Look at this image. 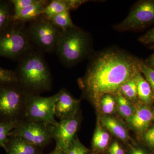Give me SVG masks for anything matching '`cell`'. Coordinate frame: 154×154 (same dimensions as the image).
<instances>
[{
  "label": "cell",
  "instance_id": "cell-9",
  "mask_svg": "<svg viewBox=\"0 0 154 154\" xmlns=\"http://www.w3.org/2000/svg\"><path fill=\"white\" fill-rule=\"evenodd\" d=\"M154 22V0H144L137 3L126 18L113 28L119 31L138 30Z\"/></svg>",
  "mask_w": 154,
  "mask_h": 154
},
{
  "label": "cell",
  "instance_id": "cell-14",
  "mask_svg": "<svg viewBox=\"0 0 154 154\" xmlns=\"http://www.w3.org/2000/svg\"><path fill=\"white\" fill-rule=\"evenodd\" d=\"M49 2L47 0H37L36 2L23 9L19 14L14 16L13 21L26 23L35 20L42 15Z\"/></svg>",
  "mask_w": 154,
  "mask_h": 154
},
{
  "label": "cell",
  "instance_id": "cell-21",
  "mask_svg": "<svg viewBox=\"0 0 154 154\" xmlns=\"http://www.w3.org/2000/svg\"><path fill=\"white\" fill-rule=\"evenodd\" d=\"M20 121H0V147H5L11 132L16 128Z\"/></svg>",
  "mask_w": 154,
  "mask_h": 154
},
{
  "label": "cell",
  "instance_id": "cell-2",
  "mask_svg": "<svg viewBox=\"0 0 154 154\" xmlns=\"http://www.w3.org/2000/svg\"><path fill=\"white\" fill-rule=\"evenodd\" d=\"M18 61L14 71L17 83L28 94L38 95L51 89L52 76L43 52L34 48Z\"/></svg>",
  "mask_w": 154,
  "mask_h": 154
},
{
  "label": "cell",
  "instance_id": "cell-5",
  "mask_svg": "<svg viewBox=\"0 0 154 154\" xmlns=\"http://www.w3.org/2000/svg\"><path fill=\"white\" fill-rule=\"evenodd\" d=\"M0 116L8 121L24 119L28 94L17 82L1 83Z\"/></svg>",
  "mask_w": 154,
  "mask_h": 154
},
{
  "label": "cell",
  "instance_id": "cell-11",
  "mask_svg": "<svg viewBox=\"0 0 154 154\" xmlns=\"http://www.w3.org/2000/svg\"><path fill=\"white\" fill-rule=\"evenodd\" d=\"M79 101L75 99L66 90L62 89L58 93L55 106V116L60 120L75 116Z\"/></svg>",
  "mask_w": 154,
  "mask_h": 154
},
{
  "label": "cell",
  "instance_id": "cell-12",
  "mask_svg": "<svg viewBox=\"0 0 154 154\" xmlns=\"http://www.w3.org/2000/svg\"><path fill=\"white\" fill-rule=\"evenodd\" d=\"M88 2L86 0H52L50 1L42 15L50 19L58 14L78 8Z\"/></svg>",
  "mask_w": 154,
  "mask_h": 154
},
{
  "label": "cell",
  "instance_id": "cell-18",
  "mask_svg": "<svg viewBox=\"0 0 154 154\" xmlns=\"http://www.w3.org/2000/svg\"><path fill=\"white\" fill-rule=\"evenodd\" d=\"M14 15L11 1L0 0V33L13 21Z\"/></svg>",
  "mask_w": 154,
  "mask_h": 154
},
{
  "label": "cell",
  "instance_id": "cell-35",
  "mask_svg": "<svg viewBox=\"0 0 154 154\" xmlns=\"http://www.w3.org/2000/svg\"><path fill=\"white\" fill-rule=\"evenodd\" d=\"M152 113H153V116H154V108L153 111Z\"/></svg>",
  "mask_w": 154,
  "mask_h": 154
},
{
  "label": "cell",
  "instance_id": "cell-3",
  "mask_svg": "<svg viewBox=\"0 0 154 154\" xmlns=\"http://www.w3.org/2000/svg\"><path fill=\"white\" fill-rule=\"evenodd\" d=\"M55 51L65 66L72 67L92 54L91 36L78 26L61 31Z\"/></svg>",
  "mask_w": 154,
  "mask_h": 154
},
{
  "label": "cell",
  "instance_id": "cell-15",
  "mask_svg": "<svg viewBox=\"0 0 154 154\" xmlns=\"http://www.w3.org/2000/svg\"><path fill=\"white\" fill-rule=\"evenodd\" d=\"M153 118L152 112L147 107L143 106L134 111L128 121L135 129L143 131L148 127Z\"/></svg>",
  "mask_w": 154,
  "mask_h": 154
},
{
  "label": "cell",
  "instance_id": "cell-10",
  "mask_svg": "<svg viewBox=\"0 0 154 154\" xmlns=\"http://www.w3.org/2000/svg\"><path fill=\"white\" fill-rule=\"evenodd\" d=\"M79 126V120L75 116L58 122L52 130V139L55 141L56 147L66 153L75 140Z\"/></svg>",
  "mask_w": 154,
  "mask_h": 154
},
{
  "label": "cell",
  "instance_id": "cell-25",
  "mask_svg": "<svg viewBox=\"0 0 154 154\" xmlns=\"http://www.w3.org/2000/svg\"><path fill=\"white\" fill-rule=\"evenodd\" d=\"M140 70L145 77V79L148 82L151 88L153 97L154 98V68L149 66L145 62L141 61Z\"/></svg>",
  "mask_w": 154,
  "mask_h": 154
},
{
  "label": "cell",
  "instance_id": "cell-23",
  "mask_svg": "<svg viewBox=\"0 0 154 154\" xmlns=\"http://www.w3.org/2000/svg\"><path fill=\"white\" fill-rule=\"evenodd\" d=\"M119 92L129 101H134L137 99V85L135 76L124 83L121 86Z\"/></svg>",
  "mask_w": 154,
  "mask_h": 154
},
{
  "label": "cell",
  "instance_id": "cell-27",
  "mask_svg": "<svg viewBox=\"0 0 154 154\" xmlns=\"http://www.w3.org/2000/svg\"><path fill=\"white\" fill-rule=\"evenodd\" d=\"M37 1V0H11L14 8V17L19 14L23 9L36 2Z\"/></svg>",
  "mask_w": 154,
  "mask_h": 154
},
{
  "label": "cell",
  "instance_id": "cell-34",
  "mask_svg": "<svg viewBox=\"0 0 154 154\" xmlns=\"http://www.w3.org/2000/svg\"><path fill=\"white\" fill-rule=\"evenodd\" d=\"M49 154H65L60 149L57 148L55 147V149L52 152Z\"/></svg>",
  "mask_w": 154,
  "mask_h": 154
},
{
  "label": "cell",
  "instance_id": "cell-24",
  "mask_svg": "<svg viewBox=\"0 0 154 154\" xmlns=\"http://www.w3.org/2000/svg\"><path fill=\"white\" fill-rule=\"evenodd\" d=\"M116 102L115 97L112 95L107 94L103 96L99 102L103 113L107 114L113 113L115 109Z\"/></svg>",
  "mask_w": 154,
  "mask_h": 154
},
{
  "label": "cell",
  "instance_id": "cell-22",
  "mask_svg": "<svg viewBox=\"0 0 154 154\" xmlns=\"http://www.w3.org/2000/svg\"><path fill=\"white\" fill-rule=\"evenodd\" d=\"M110 140L109 135L103 129L101 124L97 125L93 138V144L95 148L103 149L107 147Z\"/></svg>",
  "mask_w": 154,
  "mask_h": 154
},
{
  "label": "cell",
  "instance_id": "cell-29",
  "mask_svg": "<svg viewBox=\"0 0 154 154\" xmlns=\"http://www.w3.org/2000/svg\"><path fill=\"white\" fill-rule=\"evenodd\" d=\"M140 42L143 44H154V28L148 31L138 38Z\"/></svg>",
  "mask_w": 154,
  "mask_h": 154
},
{
  "label": "cell",
  "instance_id": "cell-31",
  "mask_svg": "<svg viewBox=\"0 0 154 154\" xmlns=\"http://www.w3.org/2000/svg\"><path fill=\"white\" fill-rule=\"evenodd\" d=\"M109 152L110 154H125L123 149L116 141L113 142L110 146Z\"/></svg>",
  "mask_w": 154,
  "mask_h": 154
},
{
  "label": "cell",
  "instance_id": "cell-26",
  "mask_svg": "<svg viewBox=\"0 0 154 154\" xmlns=\"http://www.w3.org/2000/svg\"><path fill=\"white\" fill-rule=\"evenodd\" d=\"M17 82L15 72L0 67V83Z\"/></svg>",
  "mask_w": 154,
  "mask_h": 154
},
{
  "label": "cell",
  "instance_id": "cell-7",
  "mask_svg": "<svg viewBox=\"0 0 154 154\" xmlns=\"http://www.w3.org/2000/svg\"><path fill=\"white\" fill-rule=\"evenodd\" d=\"M58 93L49 97L30 94L26 103L24 119L39 122L55 126V106Z\"/></svg>",
  "mask_w": 154,
  "mask_h": 154
},
{
  "label": "cell",
  "instance_id": "cell-4",
  "mask_svg": "<svg viewBox=\"0 0 154 154\" xmlns=\"http://www.w3.org/2000/svg\"><path fill=\"white\" fill-rule=\"evenodd\" d=\"M34 48L25 23L12 21L0 33V57L18 60Z\"/></svg>",
  "mask_w": 154,
  "mask_h": 154
},
{
  "label": "cell",
  "instance_id": "cell-20",
  "mask_svg": "<svg viewBox=\"0 0 154 154\" xmlns=\"http://www.w3.org/2000/svg\"><path fill=\"white\" fill-rule=\"evenodd\" d=\"M114 96L119 113L122 117L128 120L134 112L131 103L119 92Z\"/></svg>",
  "mask_w": 154,
  "mask_h": 154
},
{
  "label": "cell",
  "instance_id": "cell-16",
  "mask_svg": "<svg viewBox=\"0 0 154 154\" xmlns=\"http://www.w3.org/2000/svg\"><path fill=\"white\" fill-rule=\"evenodd\" d=\"M101 124L122 140H126L128 138V135L126 129L115 119L110 116H103L101 118Z\"/></svg>",
  "mask_w": 154,
  "mask_h": 154
},
{
  "label": "cell",
  "instance_id": "cell-8",
  "mask_svg": "<svg viewBox=\"0 0 154 154\" xmlns=\"http://www.w3.org/2000/svg\"><path fill=\"white\" fill-rule=\"evenodd\" d=\"M53 126L43 122L23 119L11 132L10 137L22 138L41 149L53 139Z\"/></svg>",
  "mask_w": 154,
  "mask_h": 154
},
{
  "label": "cell",
  "instance_id": "cell-30",
  "mask_svg": "<svg viewBox=\"0 0 154 154\" xmlns=\"http://www.w3.org/2000/svg\"><path fill=\"white\" fill-rule=\"evenodd\" d=\"M144 139L148 144L154 148V126L146 132Z\"/></svg>",
  "mask_w": 154,
  "mask_h": 154
},
{
  "label": "cell",
  "instance_id": "cell-33",
  "mask_svg": "<svg viewBox=\"0 0 154 154\" xmlns=\"http://www.w3.org/2000/svg\"><path fill=\"white\" fill-rule=\"evenodd\" d=\"M131 154H146L141 149L132 147L131 151Z\"/></svg>",
  "mask_w": 154,
  "mask_h": 154
},
{
  "label": "cell",
  "instance_id": "cell-1",
  "mask_svg": "<svg viewBox=\"0 0 154 154\" xmlns=\"http://www.w3.org/2000/svg\"><path fill=\"white\" fill-rule=\"evenodd\" d=\"M90 57L85 75L79 84L95 104L105 95L115 96L124 83L140 71L142 60L122 50H105Z\"/></svg>",
  "mask_w": 154,
  "mask_h": 154
},
{
  "label": "cell",
  "instance_id": "cell-17",
  "mask_svg": "<svg viewBox=\"0 0 154 154\" xmlns=\"http://www.w3.org/2000/svg\"><path fill=\"white\" fill-rule=\"evenodd\" d=\"M135 79L137 85L138 97L143 103H149L153 98L150 86L143 76L140 71L138 72L136 75Z\"/></svg>",
  "mask_w": 154,
  "mask_h": 154
},
{
  "label": "cell",
  "instance_id": "cell-19",
  "mask_svg": "<svg viewBox=\"0 0 154 154\" xmlns=\"http://www.w3.org/2000/svg\"><path fill=\"white\" fill-rule=\"evenodd\" d=\"M48 19L62 31H65L76 26L72 21L69 11L58 14Z\"/></svg>",
  "mask_w": 154,
  "mask_h": 154
},
{
  "label": "cell",
  "instance_id": "cell-28",
  "mask_svg": "<svg viewBox=\"0 0 154 154\" xmlns=\"http://www.w3.org/2000/svg\"><path fill=\"white\" fill-rule=\"evenodd\" d=\"M87 150L78 140L75 139L65 154H87Z\"/></svg>",
  "mask_w": 154,
  "mask_h": 154
},
{
  "label": "cell",
  "instance_id": "cell-6",
  "mask_svg": "<svg viewBox=\"0 0 154 154\" xmlns=\"http://www.w3.org/2000/svg\"><path fill=\"white\" fill-rule=\"evenodd\" d=\"M29 38L33 47L42 52L51 53L56 46L61 30L42 15L29 22L27 26Z\"/></svg>",
  "mask_w": 154,
  "mask_h": 154
},
{
  "label": "cell",
  "instance_id": "cell-13",
  "mask_svg": "<svg viewBox=\"0 0 154 154\" xmlns=\"http://www.w3.org/2000/svg\"><path fill=\"white\" fill-rule=\"evenodd\" d=\"M11 137L5 147L8 154H41L40 148L22 138Z\"/></svg>",
  "mask_w": 154,
  "mask_h": 154
},
{
  "label": "cell",
  "instance_id": "cell-32",
  "mask_svg": "<svg viewBox=\"0 0 154 154\" xmlns=\"http://www.w3.org/2000/svg\"><path fill=\"white\" fill-rule=\"evenodd\" d=\"M145 63L149 66L154 68V53L148 59Z\"/></svg>",
  "mask_w": 154,
  "mask_h": 154
}]
</instances>
